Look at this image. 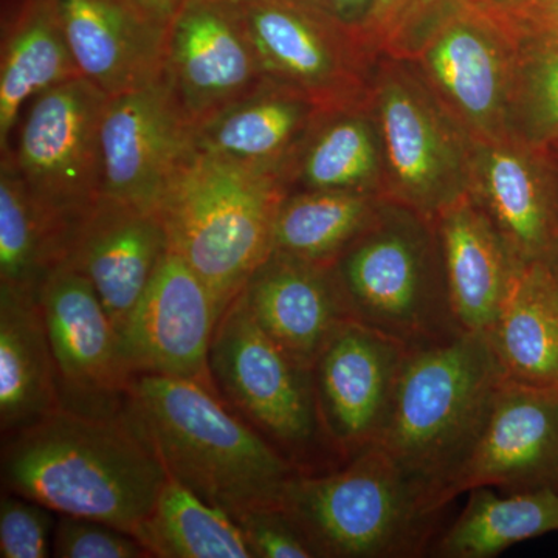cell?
<instances>
[{"mask_svg": "<svg viewBox=\"0 0 558 558\" xmlns=\"http://www.w3.org/2000/svg\"><path fill=\"white\" fill-rule=\"evenodd\" d=\"M3 492L58 515L101 521L134 535L168 473L130 414L58 409L3 438Z\"/></svg>", "mask_w": 558, "mask_h": 558, "instance_id": "obj_1", "label": "cell"}, {"mask_svg": "<svg viewBox=\"0 0 558 558\" xmlns=\"http://www.w3.org/2000/svg\"><path fill=\"white\" fill-rule=\"evenodd\" d=\"M201 380L140 374L124 411L159 454L168 476L230 515L277 505L300 472L266 436Z\"/></svg>", "mask_w": 558, "mask_h": 558, "instance_id": "obj_2", "label": "cell"}, {"mask_svg": "<svg viewBox=\"0 0 558 558\" xmlns=\"http://www.w3.org/2000/svg\"><path fill=\"white\" fill-rule=\"evenodd\" d=\"M487 333L407 348L388 422L377 446L428 499L446 508V490L464 464L505 380Z\"/></svg>", "mask_w": 558, "mask_h": 558, "instance_id": "obj_3", "label": "cell"}, {"mask_svg": "<svg viewBox=\"0 0 558 558\" xmlns=\"http://www.w3.org/2000/svg\"><path fill=\"white\" fill-rule=\"evenodd\" d=\"M288 194L279 175L197 149L172 180L159 207L171 248L208 286L220 314L269 258Z\"/></svg>", "mask_w": 558, "mask_h": 558, "instance_id": "obj_4", "label": "cell"}, {"mask_svg": "<svg viewBox=\"0 0 558 558\" xmlns=\"http://www.w3.org/2000/svg\"><path fill=\"white\" fill-rule=\"evenodd\" d=\"M278 505L317 558L421 556L440 513L379 446L328 473L300 470Z\"/></svg>", "mask_w": 558, "mask_h": 558, "instance_id": "obj_5", "label": "cell"}, {"mask_svg": "<svg viewBox=\"0 0 558 558\" xmlns=\"http://www.w3.org/2000/svg\"><path fill=\"white\" fill-rule=\"evenodd\" d=\"M348 319L407 348L462 332L451 312L435 222L385 205L329 266Z\"/></svg>", "mask_w": 558, "mask_h": 558, "instance_id": "obj_6", "label": "cell"}, {"mask_svg": "<svg viewBox=\"0 0 558 558\" xmlns=\"http://www.w3.org/2000/svg\"><path fill=\"white\" fill-rule=\"evenodd\" d=\"M385 157V202L435 222L468 196L473 140L409 61L381 57L371 87Z\"/></svg>", "mask_w": 558, "mask_h": 558, "instance_id": "obj_7", "label": "cell"}, {"mask_svg": "<svg viewBox=\"0 0 558 558\" xmlns=\"http://www.w3.org/2000/svg\"><path fill=\"white\" fill-rule=\"evenodd\" d=\"M403 60L470 138L512 137L515 40L498 11L478 0H447Z\"/></svg>", "mask_w": 558, "mask_h": 558, "instance_id": "obj_8", "label": "cell"}, {"mask_svg": "<svg viewBox=\"0 0 558 558\" xmlns=\"http://www.w3.org/2000/svg\"><path fill=\"white\" fill-rule=\"evenodd\" d=\"M208 369L222 399L301 470L312 450L326 447L312 368L260 328L241 293L216 325Z\"/></svg>", "mask_w": 558, "mask_h": 558, "instance_id": "obj_9", "label": "cell"}, {"mask_svg": "<svg viewBox=\"0 0 558 558\" xmlns=\"http://www.w3.org/2000/svg\"><path fill=\"white\" fill-rule=\"evenodd\" d=\"M267 78L325 110L368 105L377 58L362 31L314 0H238Z\"/></svg>", "mask_w": 558, "mask_h": 558, "instance_id": "obj_10", "label": "cell"}, {"mask_svg": "<svg viewBox=\"0 0 558 558\" xmlns=\"http://www.w3.org/2000/svg\"><path fill=\"white\" fill-rule=\"evenodd\" d=\"M108 95L83 76L33 98L5 153L28 190L70 220L105 196L101 121Z\"/></svg>", "mask_w": 558, "mask_h": 558, "instance_id": "obj_11", "label": "cell"}, {"mask_svg": "<svg viewBox=\"0 0 558 558\" xmlns=\"http://www.w3.org/2000/svg\"><path fill=\"white\" fill-rule=\"evenodd\" d=\"M160 76L194 130L269 80L238 0H183L165 27Z\"/></svg>", "mask_w": 558, "mask_h": 558, "instance_id": "obj_12", "label": "cell"}, {"mask_svg": "<svg viewBox=\"0 0 558 558\" xmlns=\"http://www.w3.org/2000/svg\"><path fill=\"white\" fill-rule=\"evenodd\" d=\"M57 371L61 409L117 416L130 391L112 319L86 277L61 264L38 290Z\"/></svg>", "mask_w": 558, "mask_h": 558, "instance_id": "obj_13", "label": "cell"}, {"mask_svg": "<svg viewBox=\"0 0 558 558\" xmlns=\"http://www.w3.org/2000/svg\"><path fill=\"white\" fill-rule=\"evenodd\" d=\"M405 354V344L352 319L319 351L312 366L319 427L341 462L379 442Z\"/></svg>", "mask_w": 558, "mask_h": 558, "instance_id": "obj_14", "label": "cell"}, {"mask_svg": "<svg viewBox=\"0 0 558 558\" xmlns=\"http://www.w3.org/2000/svg\"><path fill=\"white\" fill-rule=\"evenodd\" d=\"M220 317L211 290L170 248L142 299L117 329L128 373L131 377L154 374L201 380L213 387L208 355Z\"/></svg>", "mask_w": 558, "mask_h": 558, "instance_id": "obj_15", "label": "cell"}, {"mask_svg": "<svg viewBox=\"0 0 558 558\" xmlns=\"http://www.w3.org/2000/svg\"><path fill=\"white\" fill-rule=\"evenodd\" d=\"M101 148L105 196L159 209L172 180L196 153L194 128L159 76L108 98Z\"/></svg>", "mask_w": 558, "mask_h": 558, "instance_id": "obj_16", "label": "cell"}, {"mask_svg": "<svg viewBox=\"0 0 558 558\" xmlns=\"http://www.w3.org/2000/svg\"><path fill=\"white\" fill-rule=\"evenodd\" d=\"M470 197L519 266L553 263L558 248V165L517 137L473 140Z\"/></svg>", "mask_w": 558, "mask_h": 558, "instance_id": "obj_17", "label": "cell"}, {"mask_svg": "<svg viewBox=\"0 0 558 558\" xmlns=\"http://www.w3.org/2000/svg\"><path fill=\"white\" fill-rule=\"evenodd\" d=\"M558 488V389L505 379L484 427L446 490V505L472 488Z\"/></svg>", "mask_w": 558, "mask_h": 558, "instance_id": "obj_18", "label": "cell"}, {"mask_svg": "<svg viewBox=\"0 0 558 558\" xmlns=\"http://www.w3.org/2000/svg\"><path fill=\"white\" fill-rule=\"evenodd\" d=\"M170 248L159 209L102 196L76 220L64 264L87 278L117 330Z\"/></svg>", "mask_w": 558, "mask_h": 558, "instance_id": "obj_19", "label": "cell"}, {"mask_svg": "<svg viewBox=\"0 0 558 558\" xmlns=\"http://www.w3.org/2000/svg\"><path fill=\"white\" fill-rule=\"evenodd\" d=\"M81 76L108 97L161 73L165 27L132 0H49Z\"/></svg>", "mask_w": 558, "mask_h": 558, "instance_id": "obj_20", "label": "cell"}, {"mask_svg": "<svg viewBox=\"0 0 558 558\" xmlns=\"http://www.w3.org/2000/svg\"><path fill=\"white\" fill-rule=\"evenodd\" d=\"M435 227L454 322L462 332L487 333L521 266L470 194L439 213Z\"/></svg>", "mask_w": 558, "mask_h": 558, "instance_id": "obj_21", "label": "cell"}, {"mask_svg": "<svg viewBox=\"0 0 558 558\" xmlns=\"http://www.w3.org/2000/svg\"><path fill=\"white\" fill-rule=\"evenodd\" d=\"M300 92L267 80L255 92L194 130L201 153L284 178L290 161L323 113ZM284 182V180H282Z\"/></svg>", "mask_w": 558, "mask_h": 558, "instance_id": "obj_22", "label": "cell"}, {"mask_svg": "<svg viewBox=\"0 0 558 558\" xmlns=\"http://www.w3.org/2000/svg\"><path fill=\"white\" fill-rule=\"evenodd\" d=\"M260 328L304 366L347 318L329 267L271 252L242 289Z\"/></svg>", "mask_w": 558, "mask_h": 558, "instance_id": "obj_23", "label": "cell"}, {"mask_svg": "<svg viewBox=\"0 0 558 558\" xmlns=\"http://www.w3.org/2000/svg\"><path fill=\"white\" fill-rule=\"evenodd\" d=\"M80 76L49 0H2L0 153L33 98Z\"/></svg>", "mask_w": 558, "mask_h": 558, "instance_id": "obj_24", "label": "cell"}, {"mask_svg": "<svg viewBox=\"0 0 558 558\" xmlns=\"http://www.w3.org/2000/svg\"><path fill=\"white\" fill-rule=\"evenodd\" d=\"M61 409L38 292L0 286V429L3 438Z\"/></svg>", "mask_w": 558, "mask_h": 558, "instance_id": "obj_25", "label": "cell"}, {"mask_svg": "<svg viewBox=\"0 0 558 558\" xmlns=\"http://www.w3.org/2000/svg\"><path fill=\"white\" fill-rule=\"evenodd\" d=\"M289 193L357 191L385 201V157L371 102L319 117L284 172Z\"/></svg>", "mask_w": 558, "mask_h": 558, "instance_id": "obj_26", "label": "cell"}, {"mask_svg": "<svg viewBox=\"0 0 558 558\" xmlns=\"http://www.w3.org/2000/svg\"><path fill=\"white\" fill-rule=\"evenodd\" d=\"M487 337L506 379L558 389V279L549 264L521 267Z\"/></svg>", "mask_w": 558, "mask_h": 558, "instance_id": "obj_27", "label": "cell"}, {"mask_svg": "<svg viewBox=\"0 0 558 558\" xmlns=\"http://www.w3.org/2000/svg\"><path fill=\"white\" fill-rule=\"evenodd\" d=\"M75 222L43 204L0 154V286L38 292L68 259Z\"/></svg>", "mask_w": 558, "mask_h": 558, "instance_id": "obj_28", "label": "cell"}, {"mask_svg": "<svg viewBox=\"0 0 558 558\" xmlns=\"http://www.w3.org/2000/svg\"><path fill=\"white\" fill-rule=\"evenodd\" d=\"M469 501L433 546L440 558H494L506 549L558 532V488L508 492L494 487L468 492Z\"/></svg>", "mask_w": 558, "mask_h": 558, "instance_id": "obj_29", "label": "cell"}, {"mask_svg": "<svg viewBox=\"0 0 558 558\" xmlns=\"http://www.w3.org/2000/svg\"><path fill=\"white\" fill-rule=\"evenodd\" d=\"M387 202L357 191H296L279 205L274 250L329 267L369 229Z\"/></svg>", "mask_w": 558, "mask_h": 558, "instance_id": "obj_30", "label": "cell"}, {"mask_svg": "<svg viewBox=\"0 0 558 558\" xmlns=\"http://www.w3.org/2000/svg\"><path fill=\"white\" fill-rule=\"evenodd\" d=\"M134 537L149 557L253 558L230 513L205 501L171 476Z\"/></svg>", "mask_w": 558, "mask_h": 558, "instance_id": "obj_31", "label": "cell"}, {"mask_svg": "<svg viewBox=\"0 0 558 558\" xmlns=\"http://www.w3.org/2000/svg\"><path fill=\"white\" fill-rule=\"evenodd\" d=\"M498 13L508 21L515 40V72L510 95L512 135L534 148L556 153L558 31Z\"/></svg>", "mask_w": 558, "mask_h": 558, "instance_id": "obj_32", "label": "cell"}, {"mask_svg": "<svg viewBox=\"0 0 558 558\" xmlns=\"http://www.w3.org/2000/svg\"><path fill=\"white\" fill-rule=\"evenodd\" d=\"M446 2L447 0H373L360 31L377 58L403 60L418 33Z\"/></svg>", "mask_w": 558, "mask_h": 558, "instance_id": "obj_33", "label": "cell"}, {"mask_svg": "<svg viewBox=\"0 0 558 558\" xmlns=\"http://www.w3.org/2000/svg\"><path fill=\"white\" fill-rule=\"evenodd\" d=\"M58 513L22 495L3 492L0 499V557L53 556Z\"/></svg>", "mask_w": 558, "mask_h": 558, "instance_id": "obj_34", "label": "cell"}, {"mask_svg": "<svg viewBox=\"0 0 558 558\" xmlns=\"http://www.w3.org/2000/svg\"><path fill=\"white\" fill-rule=\"evenodd\" d=\"M53 557L58 558H148L130 532L80 517L58 515L53 535Z\"/></svg>", "mask_w": 558, "mask_h": 558, "instance_id": "obj_35", "label": "cell"}, {"mask_svg": "<svg viewBox=\"0 0 558 558\" xmlns=\"http://www.w3.org/2000/svg\"><path fill=\"white\" fill-rule=\"evenodd\" d=\"M230 517L240 526L253 558H315L303 532L278 502L252 506Z\"/></svg>", "mask_w": 558, "mask_h": 558, "instance_id": "obj_36", "label": "cell"}, {"mask_svg": "<svg viewBox=\"0 0 558 558\" xmlns=\"http://www.w3.org/2000/svg\"><path fill=\"white\" fill-rule=\"evenodd\" d=\"M498 11L508 14V16L517 17V20L532 22V24L558 31V0H524L523 3L513 7V9Z\"/></svg>", "mask_w": 558, "mask_h": 558, "instance_id": "obj_37", "label": "cell"}, {"mask_svg": "<svg viewBox=\"0 0 558 558\" xmlns=\"http://www.w3.org/2000/svg\"><path fill=\"white\" fill-rule=\"evenodd\" d=\"M322 9L352 27H362L373 0H314Z\"/></svg>", "mask_w": 558, "mask_h": 558, "instance_id": "obj_38", "label": "cell"}, {"mask_svg": "<svg viewBox=\"0 0 558 558\" xmlns=\"http://www.w3.org/2000/svg\"><path fill=\"white\" fill-rule=\"evenodd\" d=\"M132 2L150 20L157 22L161 27H167L183 0H132Z\"/></svg>", "mask_w": 558, "mask_h": 558, "instance_id": "obj_39", "label": "cell"}, {"mask_svg": "<svg viewBox=\"0 0 558 558\" xmlns=\"http://www.w3.org/2000/svg\"><path fill=\"white\" fill-rule=\"evenodd\" d=\"M478 2L484 3V5L492 7V9L509 10L513 9V7L520 5L524 0H478Z\"/></svg>", "mask_w": 558, "mask_h": 558, "instance_id": "obj_40", "label": "cell"}, {"mask_svg": "<svg viewBox=\"0 0 558 558\" xmlns=\"http://www.w3.org/2000/svg\"><path fill=\"white\" fill-rule=\"evenodd\" d=\"M549 266L553 267L554 274H556V277L558 279V248L556 252V256H554L553 263H550Z\"/></svg>", "mask_w": 558, "mask_h": 558, "instance_id": "obj_41", "label": "cell"}, {"mask_svg": "<svg viewBox=\"0 0 558 558\" xmlns=\"http://www.w3.org/2000/svg\"><path fill=\"white\" fill-rule=\"evenodd\" d=\"M553 156H554V159H556L557 165H558V150H556V153H553Z\"/></svg>", "mask_w": 558, "mask_h": 558, "instance_id": "obj_42", "label": "cell"}]
</instances>
